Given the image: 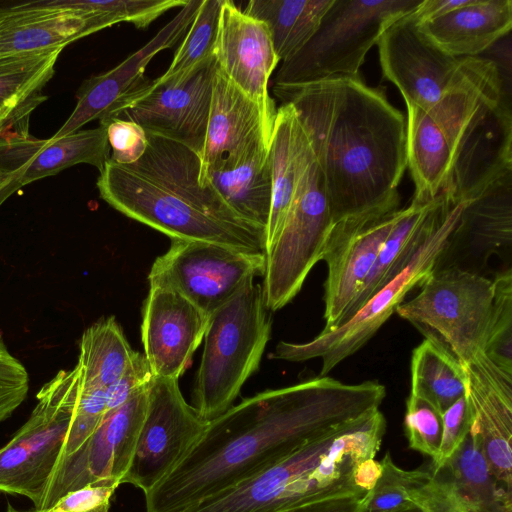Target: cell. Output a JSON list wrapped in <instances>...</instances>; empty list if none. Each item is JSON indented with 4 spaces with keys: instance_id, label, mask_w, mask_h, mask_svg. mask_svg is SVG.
I'll use <instances>...</instances> for the list:
<instances>
[{
    "instance_id": "cell-31",
    "label": "cell",
    "mask_w": 512,
    "mask_h": 512,
    "mask_svg": "<svg viewBox=\"0 0 512 512\" xmlns=\"http://www.w3.org/2000/svg\"><path fill=\"white\" fill-rule=\"evenodd\" d=\"M136 353L114 316L95 322L83 332L79 343L77 364L82 383L106 389L121 376Z\"/></svg>"
},
{
    "instance_id": "cell-35",
    "label": "cell",
    "mask_w": 512,
    "mask_h": 512,
    "mask_svg": "<svg viewBox=\"0 0 512 512\" xmlns=\"http://www.w3.org/2000/svg\"><path fill=\"white\" fill-rule=\"evenodd\" d=\"M493 287L484 354L504 374L512 377V269L497 273Z\"/></svg>"
},
{
    "instance_id": "cell-45",
    "label": "cell",
    "mask_w": 512,
    "mask_h": 512,
    "mask_svg": "<svg viewBox=\"0 0 512 512\" xmlns=\"http://www.w3.org/2000/svg\"><path fill=\"white\" fill-rule=\"evenodd\" d=\"M365 494L334 497L304 505L294 506L276 512H360Z\"/></svg>"
},
{
    "instance_id": "cell-6",
    "label": "cell",
    "mask_w": 512,
    "mask_h": 512,
    "mask_svg": "<svg viewBox=\"0 0 512 512\" xmlns=\"http://www.w3.org/2000/svg\"><path fill=\"white\" fill-rule=\"evenodd\" d=\"M272 321L262 287L250 280L209 316L192 394L193 407L211 421L226 412L260 365Z\"/></svg>"
},
{
    "instance_id": "cell-28",
    "label": "cell",
    "mask_w": 512,
    "mask_h": 512,
    "mask_svg": "<svg viewBox=\"0 0 512 512\" xmlns=\"http://www.w3.org/2000/svg\"><path fill=\"white\" fill-rule=\"evenodd\" d=\"M444 194L429 202L414 200L402 214L384 241L378 256L345 321L374 293L397 276L435 229L442 211Z\"/></svg>"
},
{
    "instance_id": "cell-1",
    "label": "cell",
    "mask_w": 512,
    "mask_h": 512,
    "mask_svg": "<svg viewBox=\"0 0 512 512\" xmlns=\"http://www.w3.org/2000/svg\"><path fill=\"white\" fill-rule=\"evenodd\" d=\"M385 395L377 381L345 384L319 376L246 398L208 422L184 459L145 494L146 512H185L379 409Z\"/></svg>"
},
{
    "instance_id": "cell-18",
    "label": "cell",
    "mask_w": 512,
    "mask_h": 512,
    "mask_svg": "<svg viewBox=\"0 0 512 512\" xmlns=\"http://www.w3.org/2000/svg\"><path fill=\"white\" fill-rule=\"evenodd\" d=\"M215 64L236 88L255 101L273 127L276 107L270 97V77L280 62L266 24L223 0L215 44Z\"/></svg>"
},
{
    "instance_id": "cell-21",
    "label": "cell",
    "mask_w": 512,
    "mask_h": 512,
    "mask_svg": "<svg viewBox=\"0 0 512 512\" xmlns=\"http://www.w3.org/2000/svg\"><path fill=\"white\" fill-rule=\"evenodd\" d=\"M106 125L81 129L58 139H37L28 131L0 136V178L15 177L25 186L85 163L99 172L110 158Z\"/></svg>"
},
{
    "instance_id": "cell-15",
    "label": "cell",
    "mask_w": 512,
    "mask_h": 512,
    "mask_svg": "<svg viewBox=\"0 0 512 512\" xmlns=\"http://www.w3.org/2000/svg\"><path fill=\"white\" fill-rule=\"evenodd\" d=\"M202 0L187 4L144 46L111 70L94 75L83 82L77 92V103L59 130L51 137L58 139L78 130L93 120L106 125L118 117L126 106L152 83L145 76L150 61L161 51L172 48L188 31Z\"/></svg>"
},
{
    "instance_id": "cell-34",
    "label": "cell",
    "mask_w": 512,
    "mask_h": 512,
    "mask_svg": "<svg viewBox=\"0 0 512 512\" xmlns=\"http://www.w3.org/2000/svg\"><path fill=\"white\" fill-rule=\"evenodd\" d=\"M382 472L369 490L360 512H399L415 505L414 497L432 477L427 470H404L391 459L389 452L380 461Z\"/></svg>"
},
{
    "instance_id": "cell-16",
    "label": "cell",
    "mask_w": 512,
    "mask_h": 512,
    "mask_svg": "<svg viewBox=\"0 0 512 512\" xmlns=\"http://www.w3.org/2000/svg\"><path fill=\"white\" fill-rule=\"evenodd\" d=\"M401 214L402 209H398L382 218H357L333 224L322 256L327 264L323 332L345 321Z\"/></svg>"
},
{
    "instance_id": "cell-27",
    "label": "cell",
    "mask_w": 512,
    "mask_h": 512,
    "mask_svg": "<svg viewBox=\"0 0 512 512\" xmlns=\"http://www.w3.org/2000/svg\"><path fill=\"white\" fill-rule=\"evenodd\" d=\"M308 146L296 111L290 104H281L269 141L272 198L266 226V250L278 238L290 211Z\"/></svg>"
},
{
    "instance_id": "cell-10",
    "label": "cell",
    "mask_w": 512,
    "mask_h": 512,
    "mask_svg": "<svg viewBox=\"0 0 512 512\" xmlns=\"http://www.w3.org/2000/svg\"><path fill=\"white\" fill-rule=\"evenodd\" d=\"M309 141V140H308ZM333 227L321 173L310 143L283 228L265 252L262 293L268 311L287 305L320 260Z\"/></svg>"
},
{
    "instance_id": "cell-7",
    "label": "cell",
    "mask_w": 512,
    "mask_h": 512,
    "mask_svg": "<svg viewBox=\"0 0 512 512\" xmlns=\"http://www.w3.org/2000/svg\"><path fill=\"white\" fill-rule=\"evenodd\" d=\"M468 189L449 196L442 192L444 203L435 229L408 265L374 293L350 318L333 330L321 331L305 343L280 341L270 358L291 362L321 358L320 377H323L328 376L340 362L362 348L404 302L408 292L420 286L437 268L441 256L450 245L451 236L468 201Z\"/></svg>"
},
{
    "instance_id": "cell-14",
    "label": "cell",
    "mask_w": 512,
    "mask_h": 512,
    "mask_svg": "<svg viewBox=\"0 0 512 512\" xmlns=\"http://www.w3.org/2000/svg\"><path fill=\"white\" fill-rule=\"evenodd\" d=\"M414 11L392 22L377 41L383 76L401 93L406 108L426 110L462 77L468 58H457L421 29Z\"/></svg>"
},
{
    "instance_id": "cell-20",
    "label": "cell",
    "mask_w": 512,
    "mask_h": 512,
    "mask_svg": "<svg viewBox=\"0 0 512 512\" xmlns=\"http://www.w3.org/2000/svg\"><path fill=\"white\" fill-rule=\"evenodd\" d=\"M463 366L471 415L469 434L479 445L497 484L511 493L512 377L484 353Z\"/></svg>"
},
{
    "instance_id": "cell-13",
    "label": "cell",
    "mask_w": 512,
    "mask_h": 512,
    "mask_svg": "<svg viewBox=\"0 0 512 512\" xmlns=\"http://www.w3.org/2000/svg\"><path fill=\"white\" fill-rule=\"evenodd\" d=\"M207 420L186 402L178 380L153 377L136 448L122 484L145 494L184 459L205 431Z\"/></svg>"
},
{
    "instance_id": "cell-5",
    "label": "cell",
    "mask_w": 512,
    "mask_h": 512,
    "mask_svg": "<svg viewBox=\"0 0 512 512\" xmlns=\"http://www.w3.org/2000/svg\"><path fill=\"white\" fill-rule=\"evenodd\" d=\"M504 101L496 62L469 57L465 72L426 110L407 108V168L412 200L432 201L450 187L459 157L475 130Z\"/></svg>"
},
{
    "instance_id": "cell-39",
    "label": "cell",
    "mask_w": 512,
    "mask_h": 512,
    "mask_svg": "<svg viewBox=\"0 0 512 512\" xmlns=\"http://www.w3.org/2000/svg\"><path fill=\"white\" fill-rule=\"evenodd\" d=\"M444 470L432 473L431 479L414 497L415 505L399 512H479Z\"/></svg>"
},
{
    "instance_id": "cell-8",
    "label": "cell",
    "mask_w": 512,
    "mask_h": 512,
    "mask_svg": "<svg viewBox=\"0 0 512 512\" xmlns=\"http://www.w3.org/2000/svg\"><path fill=\"white\" fill-rule=\"evenodd\" d=\"M422 0H333L319 28L282 62L274 84L298 85L338 76H359L369 50L396 19Z\"/></svg>"
},
{
    "instance_id": "cell-4",
    "label": "cell",
    "mask_w": 512,
    "mask_h": 512,
    "mask_svg": "<svg viewBox=\"0 0 512 512\" xmlns=\"http://www.w3.org/2000/svg\"><path fill=\"white\" fill-rule=\"evenodd\" d=\"M386 430L379 409L342 423L251 478L185 512H276L334 497L365 494L355 469L378 453Z\"/></svg>"
},
{
    "instance_id": "cell-38",
    "label": "cell",
    "mask_w": 512,
    "mask_h": 512,
    "mask_svg": "<svg viewBox=\"0 0 512 512\" xmlns=\"http://www.w3.org/2000/svg\"><path fill=\"white\" fill-rule=\"evenodd\" d=\"M106 412L105 389L85 385L81 380L75 412L58 462L73 453L95 431Z\"/></svg>"
},
{
    "instance_id": "cell-17",
    "label": "cell",
    "mask_w": 512,
    "mask_h": 512,
    "mask_svg": "<svg viewBox=\"0 0 512 512\" xmlns=\"http://www.w3.org/2000/svg\"><path fill=\"white\" fill-rule=\"evenodd\" d=\"M215 69L214 61L178 86L155 85L152 81L117 119L134 121L148 135L181 144L200 157L206 138Z\"/></svg>"
},
{
    "instance_id": "cell-26",
    "label": "cell",
    "mask_w": 512,
    "mask_h": 512,
    "mask_svg": "<svg viewBox=\"0 0 512 512\" xmlns=\"http://www.w3.org/2000/svg\"><path fill=\"white\" fill-rule=\"evenodd\" d=\"M419 25L450 55L478 57L510 32L512 1L468 0L463 6Z\"/></svg>"
},
{
    "instance_id": "cell-46",
    "label": "cell",
    "mask_w": 512,
    "mask_h": 512,
    "mask_svg": "<svg viewBox=\"0 0 512 512\" xmlns=\"http://www.w3.org/2000/svg\"><path fill=\"white\" fill-rule=\"evenodd\" d=\"M468 0H422L414 10L419 23L443 16L452 10L463 6Z\"/></svg>"
},
{
    "instance_id": "cell-3",
    "label": "cell",
    "mask_w": 512,
    "mask_h": 512,
    "mask_svg": "<svg viewBox=\"0 0 512 512\" xmlns=\"http://www.w3.org/2000/svg\"><path fill=\"white\" fill-rule=\"evenodd\" d=\"M200 168V157L192 150L148 135L138 161L123 165L109 158L96 184L101 198L115 210L171 240L265 254L266 230L236 214L212 186L201 185Z\"/></svg>"
},
{
    "instance_id": "cell-23",
    "label": "cell",
    "mask_w": 512,
    "mask_h": 512,
    "mask_svg": "<svg viewBox=\"0 0 512 512\" xmlns=\"http://www.w3.org/2000/svg\"><path fill=\"white\" fill-rule=\"evenodd\" d=\"M272 130L259 105L216 68L206 138L200 156V184L208 169L221 158L238 154L261 139L269 143Z\"/></svg>"
},
{
    "instance_id": "cell-40",
    "label": "cell",
    "mask_w": 512,
    "mask_h": 512,
    "mask_svg": "<svg viewBox=\"0 0 512 512\" xmlns=\"http://www.w3.org/2000/svg\"><path fill=\"white\" fill-rule=\"evenodd\" d=\"M29 390L25 366L8 350L0 337V422L22 404Z\"/></svg>"
},
{
    "instance_id": "cell-24",
    "label": "cell",
    "mask_w": 512,
    "mask_h": 512,
    "mask_svg": "<svg viewBox=\"0 0 512 512\" xmlns=\"http://www.w3.org/2000/svg\"><path fill=\"white\" fill-rule=\"evenodd\" d=\"M122 22L112 0L96 12L11 16L0 19V60L65 48L68 44Z\"/></svg>"
},
{
    "instance_id": "cell-36",
    "label": "cell",
    "mask_w": 512,
    "mask_h": 512,
    "mask_svg": "<svg viewBox=\"0 0 512 512\" xmlns=\"http://www.w3.org/2000/svg\"><path fill=\"white\" fill-rule=\"evenodd\" d=\"M404 429L411 449L436 459L443 432L442 413L426 400L410 394L406 401Z\"/></svg>"
},
{
    "instance_id": "cell-37",
    "label": "cell",
    "mask_w": 512,
    "mask_h": 512,
    "mask_svg": "<svg viewBox=\"0 0 512 512\" xmlns=\"http://www.w3.org/2000/svg\"><path fill=\"white\" fill-rule=\"evenodd\" d=\"M0 492L24 496L35 508L39 504L29 452L14 436L0 448Z\"/></svg>"
},
{
    "instance_id": "cell-9",
    "label": "cell",
    "mask_w": 512,
    "mask_h": 512,
    "mask_svg": "<svg viewBox=\"0 0 512 512\" xmlns=\"http://www.w3.org/2000/svg\"><path fill=\"white\" fill-rule=\"evenodd\" d=\"M419 287L395 312L420 331L435 334L463 364L484 353L493 281L455 266L435 268Z\"/></svg>"
},
{
    "instance_id": "cell-30",
    "label": "cell",
    "mask_w": 512,
    "mask_h": 512,
    "mask_svg": "<svg viewBox=\"0 0 512 512\" xmlns=\"http://www.w3.org/2000/svg\"><path fill=\"white\" fill-rule=\"evenodd\" d=\"M333 0H251L243 10L266 24L279 61L294 56L315 34Z\"/></svg>"
},
{
    "instance_id": "cell-33",
    "label": "cell",
    "mask_w": 512,
    "mask_h": 512,
    "mask_svg": "<svg viewBox=\"0 0 512 512\" xmlns=\"http://www.w3.org/2000/svg\"><path fill=\"white\" fill-rule=\"evenodd\" d=\"M223 0H202L174 58L155 85L178 86L215 61L214 51Z\"/></svg>"
},
{
    "instance_id": "cell-50",
    "label": "cell",
    "mask_w": 512,
    "mask_h": 512,
    "mask_svg": "<svg viewBox=\"0 0 512 512\" xmlns=\"http://www.w3.org/2000/svg\"><path fill=\"white\" fill-rule=\"evenodd\" d=\"M7 512H48V511H46V510H45V511H41V510H34V511H16V510H14L13 508H11V507H10V508L7 510Z\"/></svg>"
},
{
    "instance_id": "cell-22",
    "label": "cell",
    "mask_w": 512,
    "mask_h": 512,
    "mask_svg": "<svg viewBox=\"0 0 512 512\" xmlns=\"http://www.w3.org/2000/svg\"><path fill=\"white\" fill-rule=\"evenodd\" d=\"M81 380L78 364L73 369L59 371L39 390L37 404L30 417L13 435L29 452L39 504L46 483L61 456L78 401Z\"/></svg>"
},
{
    "instance_id": "cell-41",
    "label": "cell",
    "mask_w": 512,
    "mask_h": 512,
    "mask_svg": "<svg viewBox=\"0 0 512 512\" xmlns=\"http://www.w3.org/2000/svg\"><path fill=\"white\" fill-rule=\"evenodd\" d=\"M443 432L436 459L432 460L431 472L436 474L451 459L468 436L471 415L466 396H462L442 413Z\"/></svg>"
},
{
    "instance_id": "cell-44",
    "label": "cell",
    "mask_w": 512,
    "mask_h": 512,
    "mask_svg": "<svg viewBox=\"0 0 512 512\" xmlns=\"http://www.w3.org/2000/svg\"><path fill=\"white\" fill-rule=\"evenodd\" d=\"M116 484H91L60 498L48 512H109Z\"/></svg>"
},
{
    "instance_id": "cell-11",
    "label": "cell",
    "mask_w": 512,
    "mask_h": 512,
    "mask_svg": "<svg viewBox=\"0 0 512 512\" xmlns=\"http://www.w3.org/2000/svg\"><path fill=\"white\" fill-rule=\"evenodd\" d=\"M265 266V254L172 239L153 262L148 280L150 285L173 288L209 317L250 280L264 276Z\"/></svg>"
},
{
    "instance_id": "cell-29",
    "label": "cell",
    "mask_w": 512,
    "mask_h": 512,
    "mask_svg": "<svg viewBox=\"0 0 512 512\" xmlns=\"http://www.w3.org/2000/svg\"><path fill=\"white\" fill-rule=\"evenodd\" d=\"M425 339L411 356V392L443 413L465 395L463 363L435 334L421 330Z\"/></svg>"
},
{
    "instance_id": "cell-49",
    "label": "cell",
    "mask_w": 512,
    "mask_h": 512,
    "mask_svg": "<svg viewBox=\"0 0 512 512\" xmlns=\"http://www.w3.org/2000/svg\"><path fill=\"white\" fill-rule=\"evenodd\" d=\"M23 186L15 177L0 178V206Z\"/></svg>"
},
{
    "instance_id": "cell-42",
    "label": "cell",
    "mask_w": 512,
    "mask_h": 512,
    "mask_svg": "<svg viewBox=\"0 0 512 512\" xmlns=\"http://www.w3.org/2000/svg\"><path fill=\"white\" fill-rule=\"evenodd\" d=\"M106 127L112 161L128 165L143 156L148 146V135L140 125L116 118L107 123Z\"/></svg>"
},
{
    "instance_id": "cell-32",
    "label": "cell",
    "mask_w": 512,
    "mask_h": 512,
    "mask_svg": "<svg viewBox=\"0 0 512 512\" xmlns=\"http://www.w3.org/2000/svg\"><path fill=\"white\" fill-rule=\"evenodd\" d=\"M63 49L0 60V110L33 112L44 102L42 89L53 77Z\"/></svg>"
},
{
    "instance_id": "cell-12",
    "label": "cell",
    "mask_w": 512,
    "mask_h": 512,
    "mask_svg": "<svg viewBox=\"0 0 512 512\" xmlns=\"http://www.w3.org/2000/svg\"><path fill=\"white\" fill-rule=\"evenodd\" d=\"M148 387L106 412L95 431L56 464L35 510H49L67 493L87 485L122 484L144 421Z\"/></svg>"
},
{
    "instance_id": "cell-2",
    "label": "cell",
    "mask_w": 512,
    "mask_h": 512,
    "mask_svg": "<svg viewBox=\"0 0 512 512\" xmlns=\"http://www.w3.org/2000/svg\"><path fill=\"white\" fill-rule=\"evenodd\" d=\"M296 111L321 173L333 224L398 210L407 169L406 118L359 76L273 85Z\"/></svg>"
},
{
    "instance_id": "cell-48",
    "label": "cell",
    "mask_w": 512,
    "mask_h": 512,
    "mask_svg": "<svg viewBox=\"0 0 512 512\" xmlns=\"http://www.w3.org/2000/svg\"><path fill=\"white\" fill-rule=\"evenodd\" d=\"M32 111L0 110V136L10 132L28 131L29 117Z\"/></svg>"
},
{
    "instance_id": "cell-43",
    "label": "cell",
    "mask_w": 512,
    "mask_h": 512,
    "mask_svg": "<svg viewBox=\"0 0 512 512\" xmlns=\"http://www.w3.org/2000/svg\"><path fill=\"white\" fill-rule=\"evenodd\" d=\"M153 379L144 354L137 352L121 376L105 389L107 412L116 409L148 387Z\"/></svg>"
},
{
    "instance_id": "cell-25",
    "label": "cell",
    "mask_w": 512,
    "mask_h": 512,
    "mask_svg": "<svg viewBox=\"0 0 512 512\" xmlns=\"http://www.w3.org/2000/svg\"><path fill=\"white\" fill-rule=\"evenodd\" d=\"M201 184L212 186L236 214L266 230L272 198L267 141L258 140L238 154L221 158Z\"/></svg>"
},
{
    "instance_id": "cell-19",
    "label": "cell",
    "mask_w": 512,
    "mask_h": 512,
    "mask_svg": "<svg viewBox=\"0 0 512 512\" xmlns=\"http://www.w3.org/2000/svg\"><path fill=\"white\" fill-rule=\"evenodd\" d=\"M209 317L173 288L150 285L143 303L141 338L156 378L178 380L203 341Z\"/></svg>"
},
{
    "instance_id": "cell-47",
    "label": "cell",
    "mask_w": 512,
    "mask_h": 512,
    "mask_svg": "<svg viewBox=\"0 0 512 512\" xmlns=\"http://www.w3.org/2000/svg\"><path fill=\"white\" fill-rule=\"evenodd\" d=\"M382 472V465L374 458L366 459L362 461L355 469L354 482L355 485L368 492L371 490L377 480L380 478Z\"/></svg>"
}]
</instances>
